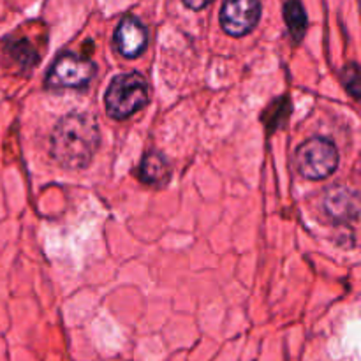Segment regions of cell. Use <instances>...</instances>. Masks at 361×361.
<instances>
[{
    "mask_svg": "<svg viewBox=\"0 0 361 361\" xmlns=\"http://www.w3.org/2000/svg\"><path fill=\"white\" fill-rule=\"evenodd\" d=\"M324 210L335 221H355L360 215L358 192L344 185L331 187L324 196Z\"/></svg>",
    "mask_w": 361,
    "mask_h": 361,
    "instance_id": "cell-7",
    "label": "cell"
},
{
    "mask_svg": "<svg viewBox=\"0 0 361 361\" xmlns=\"http://www.w3.org/2000/svg\"><path fill=\"white\" fill-rule=\"evenodd\" d=\"M284 20L289 28V34L296 42L302 41L307 30V13L300 0H288L284 6Z\"/></svg>",
    "mask_w": 361,
    "mask_h": 361,
    "instance_id": "cell-9",
    "label": "cell"
},
{
    "mask_svg": "<svg viewBox=\"0 0 361 361\" xmlns=\"http://www.w3.org/2000/svg\"><path fill=\"white\" fill-rule=\"evenodd\" d=\"M94 74L95 66L90 60L73 53H63L55 60L46 81L53 88H80L85 87Z\"/></svg>",
    "mask_w": 361,
    "mask_h": 361,
    "instance_id": "cell-4",
    "label": "cell"
},
{
    "mask_svg": "<svg viewBox=\"0 0 361 361\" xmlns=\"http://www.w3.org/2000/svg\"><path fill=\"white\" fill-rule=\"evenodd\" d=\"M147 28L137 18L126 16L120 21L115 30V44L123 56L134 59V56L141 55L143 49L147 48Z\"/></svg>",
    "mask_w": 361,
    "mask_h": 361,
    "instance_id": "cell-6",
    "label": "cell"
},
{
    "mask_svg": "<svg viewBox=\"0 0 361 361\" xmlns=\"http://www.w3.org/2000/svg\"><path fill=\"white\" fill-rule=\"evenodd\" d=\"M168 161L157 152H150L145 155L143 162L140 166V178L147 183H164L169 178Z\"/></svg>",
    "mask_w": 361,
    "mask_h": 361,
    "instance_id": "cell-8",
    "label": "cell"
},
{
    "mask_svg": "<svg viewBox=\"0 0 361 361\" xmlns=\"http://www.w3.org/2000/svg\"><path fill=\"white\" fill-rule=\"evenodd\" d=\"M6 51L7 55L11 56L13 60H16L21 67H30L34 66L35 62L39 60L37 53L35 49L32 48L30 42L27 39H6Z\"/></svg>",
    "mask_w": 361,
    "mask_h": 361,
    "instance_id": "cell-10",
    "label": "cell"
},
{
    "mask_svg": "<svg viewBox=\"0 0 361 361\" xmlns=\"http://www.w3.org/2000/svg\"><path fill=\"white\" fill-rule=\"evenodd\" d=\"M210 2L212 0H183V4H185V6L192 11H201L203 7H207Z\"/></svg>",
    "mask_w": 361,
    "mask_h": 361,
    "instance_id": "cell-12",
    "label": "cell"
},
{
    "mask_svg": "<svg viewBox=\"0 0 361 361\" xmlns=\"http://www.w3.org/2000/svg\"><path fill=\"white\" fill-rule=\"evenodd\" d=\"M261 18L259 0H224L221 9V25L226 34L242 37L256 28Z\"/></svg>",
    "mask_w": 361,
    "mask_h": 361,
    "instance_id": "cell-5",
    "label": "cell"
},
{
    "mask_svg": "<svg viewBox=\"0 0 361 361\" xmlns=\"http://www.w3.org/2000/svg\"><path fill=\"white\" fill-rule=\"evenodd\" d=\"M101 143L95 118L88 113H69L53 129L49 137L51 155L67 169L87 168Z\"/></svg>",
    "mask_w": 361,
    "mask_h": 361,
    "instance_id": "cell-1",
    "label": "cell"
},
{
    "mask_svg": "<svg viewBox=\"0 0 361 361\" xmlns=\"http://www.w3.org/2000/svg\"><path fill=\"white\" fill-rule=\"evenodd\" d=\"M342 81H344L348 92H351L353 97H360V69L356 63H349L342 71Z\"/></svg>",
    "mask_w": 361,
    "mask_h": 361,
    "instance_id": "cell-11",
    "label": "cell"
},
{
    "mask_svg": "<svg viewBox=\"0 0 361 361\" xmlns=\"http://www.w3.org/2000/svg\"><path fill=\"white\" fill-rule=\"evenodd\" d=\"M296 166L305 178H328L338 166L337 147L326 137H310L296 150Z\"/></svg>",
    "mask_w": 361,
    "mask_h": 361,
    "instance_id": "cell-3",
    "label": "cell"
},
{
    "mask_svg": "<svg viewBox=\"0 0 361 361\" xmlns=\"http://www.w3.org/2000/svg\"><path fill=\"white\" fill-rule=\"evenodd\" d=\"M106 111L111 118L126 120L148 102V85L141 74H120L109 85L106 92Z\"/></svg>",
    "mask_w": 361,
    "mask_h": 361,
    "instance_id": "cell-2",
    "label": "cell"
}]
</instances>
